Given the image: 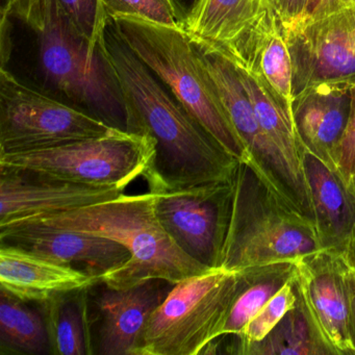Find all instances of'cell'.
<instances>
[{"instance_id":"1","label":"cell","mask_w":355,"mask_h":355,"mask_svg":"<svg viewBox=\"0 0 355 355\" xmlns=\"http://www.w3.org/2000/svg\"><path fill=\"white\" fill-rule=\"evenodd\" d=\"M99 45L121 91L128 132L155 142V161L145 180L149 192L232 180L240 161L222 148L130 51L111 19Z\"/></svg>"},{"instance_id":"2","label":"cell","mask_w":355,"mask_h":355,"mask_svg":"<svg viewBox=\"0 0 355 355\" xmlns=\"http://www.w3.org/2000/svg\"><path fill=\"white\" fill-rule=\"evenodd\" d=\"M12 17L36 36L37 60L47 84L78 109L128 132L121 91L101 45L93 47L78 33L60 0H3L1 19Z\"/></svg>"},{"instance_id":"3","label":"cell","mask_w":355,"mask_h":355,"mask_svg":"<svg viewBox=\"0 0 355 355\" xmlns=\"http://www.w3.org/2000/svg\"><path fill=\"white\" fill-rule=\"evenodd\" d=\"M155 201L157 194L149 191L124 193L98 205L24 220L103 236L126 247L130 261L103 276V284L112 288H132L149 279L178 284L209 270L184 252L166 232L157 217Z\"/></svg>"},{"instance_id":"4","label":"cell","mask_w":355,"mask_h":355,"mask_svg":"<svg viewBox=\"0 0 355 355\" xmlns=\"http://www.w3.org/2000/svg\"><path fill=\"white\" fill-rule=\"evenodd\" d=\"M111 20L130 51L222 148L239 161L248 162V153L226 113L217 87L182 24L166 26L135 17Z\"/></svg>"},{"instance_id":"5","label":"cell","mask_w":355,"mask_h":355,"mask_svg":"<svg viewBox=\"0 0 355 355\" xmlns=\"http://www.w3.org/2000/svg\"><path fill=\"white\" fill-rule=\"evenodd\" d=\"M232 187V213L219 268L239 272L297 261L324 249L313 220L276 195L250 163H239Z\"/></svg>"},{"instance_id":"6","label":"cell","mask_w":355,"mask_h":355,"mask_svg":"<svg viewBox=\"0 0 355 355\" xmlns=\"http://www.w3.org/2000/svg\"><path fill=\"white\" fill-rule=\"evenodd\" d=\"M239 276L211 268L174 284L147 323L139 355H198L223 334Z\"/></svg>"},{"instance_id":"7","label":"cell","mask_w":355,"mask_h":355,"mask_svg":"<svg viewBox=\"0 0 355 355\" xmlns=\"http://www.w3.org/2000/svg\"><path fill=\"white\" fill-rule=\"evenodd\" d=\"M155 142L146 135L115 130L98 138L36 150L0 153V167L78 184L125 189L146 180Z\"/></svg>"},{"instance_id":"8","label":"cell","mask_w":355,"mask_h":355,"mask_svg":"<svg viewBox=\"0 0 355 355\" xmlns=\"http://www.w3.org/2000/svg\"><path fill=\"white\" fill-rule=\"evenodd\" d=\"M119 128L0 71V153L36 150L98 138Z\"/></svg>"},{"instance_id":"9","label":"cell","mask_w":355,"mask_h":355,"mask_svg":"<svg viewBox=\"0 0 355 355\" xmlns=\"http://www.w3.org/2000/svg\"><path fill=\"white\" fill-rule=\"evenodd\" d=\"M193 41L217 87L226 113L248 153V163L276 195L313 221L306 186L261 130L234 64L205 42L195 39Z\"/></svg>"},{"instance_id":"10","label":"cell","mask_w":355,"mask_h":355,"mask_svg":"<svg viewBox=\"0 0 355 355\" xmlns=\"http://www.w3.org/2000/svg\"><path fill=\"white\" fill-rule=\"evenodd\" d=\"M232 180L157 194L155 209L166 232L209 269L220 267L232 213Z\"/></svg>"},{"instance_id":"11","label":"cell","mask_w":355,"mask_h":355,"mask_svg":"<svg viewBox=\"0 0 355 355\" xmlns=\"http://www.w3.org/2000/svg\"><path fill=\"white\" fill-rule=\"evenodd\" d=\"M293 93L318 87H355V9L304 22L286 31Z\"/></svg>"},{"instance_id":"12","label":"cell","mask_w":355,"mask_h":355,"mask_svg":"<svg viewBox=\"0 0 355 355\" xmlns=\"http://www.w3.org/2000/svg\"><path fill=\"white\" fill-rule=\"evenodd\" d=\"M344 252L324 248L295 261L298 300L331 355H355L349 322Z\"/></svg>"},{"instance_id":"13","label":"cell","mask_w":355,"mask_h":355,"mask_svg":"<svg viewBox=\"0 0 355 355\" xmlns=\"http://www.w3.org/2000/svg\"><path fill=\"white\" fill-rule=\"evenodd\" d=\"M124 193L125 189L118 187L78 184L0 167V226L98 205Z\"/></svg>"},{"instance_id":"14","label":"cell","mask_w":355,"mask_h":355,"mask_svg":"<svg viewBox=\"0 0 355 355\" xmlns=\"http://www.w3.org/2000/svg\"><path fill=\"white\" fill-rule=\"evenodd\" d=\"M0 244L11 245L94 275L112 273L128 263L130 252L115 241L94 234L21 220L0 226Z\"/></svg>"},{"instance_id":"15","label":"cell","mask_w":355,"mask_h":355,"mask_svg":"<svg viewBox=\"0 0 355 355\" xmlns=\"http://www.w3.org/2000/svg\"><path fill=\"white\" fill-rule=\"evenodd\" d=\"M174 284L149 279L128 288L103 284L94 300L97 309L95 354L139 355L147 323Z\"/></svg>"},{"instance_id":"16","label":"cell","mask_w":355,"mask_h":355,"mask_svg":"<svg viewBox=\"0 0 355 355\" xmlns=\"http://www.w3.org/2000/svg\"><path fill=\"white\" fill-rule=\"evenodd\" d=\"M0 284L1 290L19 300L43 303L103 284V277L19 247L0 244Z\"/></svg>"},{"instance_id":"17","label":"cell","mask_w":355,"mask_h":355,"mask_svg":"<svg viewBox=\"0 0 355 355\" xmlns=\"http://www.w3.org/2000/svg\"><path fill=\"white\" fill-rule=\"evenodd\" d=\"M350 88L318 87L296 95L293 117L305 150L338 172V145L351 107Z\"/></svg>"},{"instance_id":"18","label":"cell","mask_w":355,"mask_h":355,"mask_svg":"<svg viewBox=\"0 0 355 355\" xmlns=\"http://www.w3.org/2000/svg\"><path fill=\"white\" fill-rule=\"evenodd\" d=\"M211 47L228 59L242 62L257 70L293 112L292 59L286 28L274 8L268 10L234 44L223 49Z\"/></svg>"},{"instance_id":"19","label":"cell","mask_w":355,"mask_h":355,"mask_svg":"<svg viewBox=\"0 0 355 355\" xmlns=\"http://www.w3.org/2000/svg\"><path fill=\"white\" fill-rule=\"evenodd\" d=\"M303 175L322 248L343 250L355 230V196L348 182L305 150Z\"/></svg>"},{"instance_id":"20","label":"cell","mask_w":355,"mask_h":355,"mask_svg":"<svg viewBox=\"0 0 355 355\" xmlns=\"http://www.w3.org/2000/svg\"><path fill=\"white\" fill-rule=\"evenodd\" d=\"M226 59L236 67L261 130L277 147L299 180L306 186L302 169L305 148L297 132L293 112L278 98L257 70L236 60Z\"/></svg>"},{"instance_id":"21","label":"cell","mask_w":355,"mask_h":355,"mask_svg":"<svg viewBox=\"0 0 355 355\" xmlns=\"http://www.w3.org/2000/svg\"><path fill=\"white\" fill-rule=\"evenodd\" d=\"M272 8L273 0H198L182 26L191 38L223 49L242 38Z\"/></svg>"},{"instance_id":"22","label":"cell","mask_w":355,"mask_h":355,"mask_svg":"<svg viewBox=\"0 0 355 355\" xmlns=\"http://www.w3.org/2000/svg\"><path fill=\"white\" fill-rule=\"evenodd\" d=\"M89 290L74 291L41 303L51 354H95L92 322L89 315Z\"/></svg>"},{"instance_id":"23","label":"cell","mask_w":355,"mask_h":355,"mask_svg":"<svg viewBox=\"0 0 355 355\" xmlns=\"http://www.w3.org/2000/svg\"><path fill=\"white\" fill-rule=\"evenodd\" d=\"M295 261H277L236 272L238 288L223 334H242L247 324L263 305L294 277Z\"/></svg>"},{"instance_id":"24","label":"cell","mask_w":355,"mask_h":355,"mask_svg":"<svg viewBox=\"0 0 355 355\" xmlns=\"http://www.w3.org/2000/svg\"><path fill=\"white\" fill-rule=\"evenodd\" d=\"M0 290V352L9 355L51 354L43 313Z\"/></svg>"},{"instance_id":"25","label":"cell","mask_w":355,"mask_h":355,"mask_svg":"<svg viewBox=\"0 0 355 355\" xmlns=\"http://www.w3.org/2000/svg\"><path fill=\"white\" fill-rule=\"evenodd\" d=\"M243 355H331L297 302L261 342L247 345Z\"/></svg>"},{"instance_id":"26","label":"cell","mask_w":355,"mask_h":355,"mask_svg":"<svg viewBox=\"0 0 355 355\" xmlns=\"http://www.w3.org/2000/svg\"><path fill=\"white\" fill-rule=\"evenodd\" d=\"M110 19L135 17L166 26H180L187 10L180 0H101Z\"/></svg>"},{"instance_id":"27","label":"cell","mask_w":355,"mask_h":355,"mask_svg":"<svg viewBox=\"0 0 355 355\" xmlns=\"http://www.w3.org/2000/svg\"><path fill=\"white\" fill-rule=\"evenodd\" d=\"M298 302V292L295 284V275L288 280L275 295L270 299L263 309L247 324L242 334H239L241 338L240 355L247 345L261 342L271 330L279 323L280 320L286 313L294 309Z\"/></svg>"},{"instance_id":"28","label":"cell","mask_w":355,"mask_h":355,"mask_svg":"<svg viewBox=\"0 0 355 355\" xmlns=\"http://www.w3.org/2000/svg\"><path fill=\"white\" fill-rule=\"evenodd\" d=\"M72 24L80 35L97 47L110 18L101 0H60Z\"/></svg>"},{"instance_id":"29","label":"cell","mask_w":355,"mask_h":355,"mask_svg":"<svg viewBox=\"0 0 355 355\" xmlns=\"http://www.w3.org/2000/svg\"><path fill=\"white\" fill-rule=\"evenodd\" d=\"M338 172L349 184L355 171V87L351 90V107L346 130L338 149Z\"/></svg>"},{"instance_id":"30","label":"cell","mask_w":355,"mask_h":355,"mask_svg":"<svg viewBox=\"0 0 355 355\" xmlns=\"http://www.w3.org/2000/svg\"><path fill=\"white\" fill-rule=\"evenodd\" d=\"M309 0H273L274 9L286 31L304 21Z\"/></svg>"},{"instance_id":"31","label":"cell","mask_w":355,"mask_h":355,"mask_svg":"<svg viewBox=\"0 0 355 355\" xmlns=\"http://www.w3.org/2000/svg\"><path fill=\"white\" fill-rule=\"evenodd\" d=\"M349 9H355V0H309L302 24Z\"/></svg>"},{"instance_id":"32","label":"cell","mask_w":355,"mask_h":355,"mask_svg":"<svg viewBox=\"0 0 355 355\" xmlns=\"http://www.w3.org/2000/svg\"><path fill=\"white\" fill-rule=\"evenodd\" d=\"M345 255V254H344ZM346 259L345 266V279H346L347 291L349 300V322H350L351 336L355 346V268Z\"/></svg>"},{"instance_id":"33","label":"cell","mask_w":355,"mask_h":355,"mask_svg":"<svg viewBox=\"0 0 355 355\" xmlns=\"http://www.w3.org/2000/svg\"><path fill=\"white\" fill-rule=\"evenodd\" d=\"M343 252H344L345 257L348 259L349 263L355 268V230L350 240L347 243L345 248L343 249Z\"/></svg>"},{"instance_id":"34","label":"cell","mask_w":355,"mask_h":355,"mask_svg":"<svg viewBox=\"0 0 355 355\" xmlns=\"http://www.w3.org/2000/svg\"><path fill=\"white\" fill-rule=\"evenodd\" d=\"M349 186H350L351 190H352L353 194L355 196V171L352 176H351L350 180H349Z\"/></svg>"},{"instance_id":"35","label":"cell","mask_w":355,"mask_h":355,"mask_svg":"<svg viewBox=\"0 0 355 355\" xmlns=\"http://www.w3.org/2000/svg\"><path fill=\"white\" fill-rule=\"evenodd\" d=\"M180 3H182V0H180ZM186 1H187V3H188L189 7H190V8H189V10H190L191 8H192L193 6H194L195 3H196L197 1H198V0H186ZM184 9H186V8H184ZM189 10H188V11H189Z\"/></svg>"}]
</instances>
